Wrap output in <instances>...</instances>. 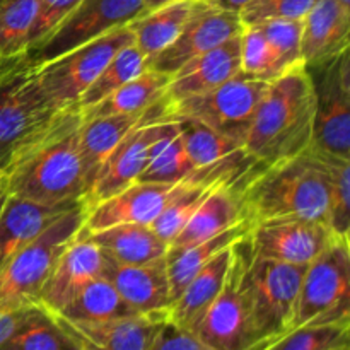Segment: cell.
Segmentation results:
<instances>
[{"instance_id": "obj_18", "label": "cell", "mask_w": 350, "mask_h": 350, "mask_svg": "<svg viewBox=\"0 0 350 350\" xmlns=\"http://www.w3.org/2000/svg\"><path fill=\"white\" fill-rule=\"evenodd\" d=\"M174 185L135 181L105 200L89 204L84 229L101 231L118 224H152L170 197Z\"/></svg>"}, {"instance_id": "obj_34", "label": "cell", "mask_w": 350, "mask_h": 350, "mask_svg": "<svg viewBox=\"0 0 350 350\" xmlns=\"http://www.w3.org/2000/svg\"><path fill=\"white\" fill-rule=\"evenodd\" d=\"M0 350H79L74 338L43 308L27 318Z\"/></svg>"}, {"instance_id": "obj_17", "label": "cell", "mask_w": 350, "mask_h": 350, "mask_svg": "<svg viewBox=\"0 0 350 350\" xmlns=\"http://www.w3.org/2000/svg\"><path fill=\"white\" fill-rule=\"evenodd\" d=\"M176 126V120H159V122L146 123L130 132L103 164L89 193V204L105 200L139 181L140 174L146 170L154 144L173 132Z\"/></svg>"}, {"instance_id": "obj_10", "label": "cell", "mask_w": 350, "mask_h": 350, "mask_svg": "<svg viewBox=\"0 0 350 350\" xmlns=\"http://www.w3.org/2000/svg\"><path fill=\"white\" fill-rule=\"evenodd\" d=\"M267 88L269 82L246 77L239 72L212 91L171 103L170 115L173 120L200 122L243 144Z\"/></svg>"}, {"instance_id": "obj_6", "label": "cell", "mask_w": 350, "mask_h": 350, "mask_svg": "<svg viewBox=\"0 0 350 350\" xmlns=\"http://www.w3.org/2000/svg\"><path fill=\"white\" fill-rule=\"evenodd\" d=\"M248 234L232 245V258L224 286L193 330L212 350H253L258 347L246 280L253 256Z\"/></svg>"}, {"instance_id": "obj_35", "label": "cell", "mask_w": 350, "mask_h": 350, "mask_svg": "<svg viewBox=\"0 0 350 350\" xmlns=\"http://www.w3.org/2000/svg\"><path fill=\"white\" fill-rule=\"evenodd\" d=\"M314 150L327 167L328 174V228L335 238L350 239V159L332 156L323 150Z\"/></svg>"}, {"instance_id": "obj_22", "label": "cell", "mask_w": 350, "mask_h": 350, "mask_svg": "<svg viewBox=\"0 0 350 350\" xmlns=\"http://www.w3.org/2000/svg\"><path fill=\"white\" fill-rule=\"evenodd\" d=\"M82 202L74 204H38L26 198L7 195L0 211V272L3 267L33 239H36L55 219L60 217L70 208Z\"/></svg>"}, {"instance_id": "obj_4", "label": "cell", "mask_w": 350, "mask_h": 350, "mask_svg": "<svg viewBox=\"0 0 350 350\" xmlns=\"http://www.w3.org/2000/svg\"><path fill=\"white\" fill-rule=\"evenodd\" d=\"M67 109L48 99L26 57L0 64V174L40 142Z\"/></svg>"}, {"instance_id": "obj_32", "label": "cell", "mask_w": 350, "mask_h": 350, "mask_svg": "<svg viewBox=\"0 0 350 350\" xmlns=\"http://www.w3.org/2000/svg\"><path fill=\"white\" fill-rule=\"evenodd\" d=\"M215 187H219V185H208L202 183V181L188 180L174 185L166 204H164L163 211L159 212V215L150 224L152 231L163 241H166L170 245L180 234L185 224L190 221L195 211L200 207V204L205 200L208 191Z\"/></svg>"}, {"instance_id": "obj_9", "label": "cell", "mask_w": 350, "mask_h": 350, "mask_svg": "<svg viewBox=\"0 0 350 350\" xmlns=\"http://www.w3.org/2000/svg\"><path fill=\"white\" fill-rule=\"evenodd\" d=\"M130 43H133L130 27H116L55 60L36 67L33 65L34 75L44 94L57 108H72L77 106L79 98L96 81L108 62Z\"/></svg>"}, {"instance_id": "obj_48", "label": "cell", "mask_w": 350, "mask_h": 350, "mask_svg": "<svg viewBox=\"0 0 350 350\" xmlns=\"http://www.w3.org/2000/svg\"><path fill=\"white\" fill-rule=\"evenodd\" d=\"M332 350H350V345H345V347H338V349H332Z\"/></svg>"}, {"instance_id": "obj_14", "label": "cell", "mask_w": 350, "mask_h": 350, "mask_svg": "<svg viewBox=\"0 0 350 350\" xmlns=\"http://www.w3.org/2000/svg\"><path fill=\"white\" fill-rule=\"evenodd\" d=\"M248 239L255 256L291 265H310L338 238L323 222L275 219L252 226Z\"/></svg>"}, {"instance_id": "obj_12", "label": "cell", "mask_w": 350, "mask_h": 350, "mask_svg": "<svg viewBox=\"0 0 350 350\" xmlns=\"http://www.w3.org/2000/svg\"><path fill=\"white\" fill-rule=\"evenodd\" d=\"M144 14V0H81L60 26L26 53L31 65H43L89 43Z\"/></svg>"}, {"instance_id": "obj_39", "label": "cell", "mask_w": 350, "mask_h": 350, "mask_svg": "<svg viewBox=\"0 0 350 350\" xmlns=\"http://www.w3.org/2000/svg\"><path fill=\"white\" fill-rule=\"evenodd\" d=\"M255 26H258V29L275 48L287 67L291 68L297 64H303V57H301L303 19H270Z\"/></svg>"}, {"instance_id": "obj_44", "label": "cell", "mask_w": 350, "mask_h": 350, "mask_svg": "<svg viewBox=\"0 0 350 350\" xmlns=\"http://www.w3.org/2000/svg\"><path fill=\"white\" fill-rule=\"evenodd\" d=\"M207 2L208 5L215 7V9H221V10H229V12H236L239 14L245 5H248L252 0H204Z\"/></svg>"}, {"instance_id": "obj_29", "label": "cell", "mask_w": 350, "mask_h": 350, "mask_svg": "<svg viewBox=\"0 0 350 350\" xmlns=\"http://www.w3.org/2000/svg\"><path fill=\"white\" fill-rule=\"evenodd\" d=\"M133 314L142 313H137L133 308H130L113 284L105 275H99L53 317L75 323H99Z\"/></svg>"}, {"instance_id": "obj_40", "label": "cell", "mask_w": 350, "mask_h": 350, "mask_svg": "<svg viewBox=\"0 0 350 350\" xmlns=\"http://www.w3.org/2000/svg\"><path fill=\"white\" fill-rule=\"evenodd\" d=\"M317 0H252L239 12L245 26L270 19H304Z\"/></svg>"}, {"instance_id": "obj_27", "label": "cell", "mask_w": 350, "mask_h": 350, "mask_svg": "<svg viewBox=\"0 0 350 350\" xmlns=\"http://www.w3.org/2000/svg\"><path fill=\"white\" fill-rule=\"evenodd\" d=\"M252 226L246 221L226 229L221 234L214 236L211 239L191 245L188 248L173 250L167 246L166 253V267L167 277H170V291H171V303L183 293L187 284L193 279L198 270L204 269L215 255L226 250L228 246L234 245L241 238H245L250 232Z\"/></svg>"}, {"instance_id": "obj_13", "label": "cell", "mask_w": 350, "mask_h": 350, "mask_svg": "<svg viewBox=\"0 0 350 350\" xmlns=\"http://www.w3.org/2000/svg\"><path fill=\"white\" fill-rule=\"evenodd\" d=\"M245 24L236 12L215 9L204 0H195L187 23L173 43L149 62L150 70L173 75L198 55L238 36Z\"/></svg>"}, {"instance_id": "obj_47", "label": "cell", "mask_w": 350, "mask_h": 350, "mask_svg": "<svg viewBox=\"0 0 350 350\" xmlns=\"http://www.w3.org/2000/svg\"><path fill=\"white\" fill-rule=\"evenodd\" d=\"M338 2H340L342 5H345V7H350V0H338Z\"/></svg>"}, {"instance_id": "obj_45", "label": "cell", "mask_w": 350, "mask_h": 350, "mask_svg": "<svg viewBox=\"0 0 350 350\" xmlns=\"http://www.w3.org/2000/svg\"><path fill=\"white\" fill-rule=\"evenodd\" d=\"M173 2H180V0H144V12H150Z\"/></svg>"}, {"instance_id": "obj_30", "label": "cell", "mask_w": 350, "mask_h": 350, "mask_svg": "<svg viewBox=\"0 0 350 350\" xmlns=\"http://www.w3.org/2000/svg\"><path fill=\"white\" fill-rule=\"evenodd\" d=\"M170 75L161 74L156 70H146L133 81L109 94L98 105L84 109V118H96V116L108 115H126V113H140L156 105L159 99L166 96Z\"/></svg>"}, {"instance_id": "obj_2", "label": "cell", "mask_w": 350, "mask_h": 350, "mask_svg": "<svg viewBox=\"0 0 350 350\" xmlns=\"http://www.w3.org/2000/svg\"><path fill=\"white\" fill-rule=\"evenodd\" d=\"M82 111L72 106L57 125L2 173L9 195L38 204H74L89 200L79 152Z\"/></svg>"}, {"instance_id": "obj_11", "label": "cell", "mask_w": 350, "mask_h": 350, "mask_svg": "<svg viewBox=\"0 0 350 350\" xmlns=\"http://www.w3.org/2000/svg\"><path fill=\"white\" fill-rule=\"evenodd\" d=\"M306 68L314 89L311 147L350 159V48Z\"/></svg>"}, {"instance_id": "obj_24", "label": "cell", "mask_w": 350, "mask_h": 350, "mask_svg": "<svg viewBox=\"0 0 350 350\" xmlns=\"http://www.w3.org/2000/svg\"><path fill=\"white\" fill-rule=\"evenodd\" d=\"M232 258V245L215 255L207 265L198 270L187 284L183 293L167 308L166 317L178 327L193 332L211 304L221 293Z\"/></svg>"}, {"instance_id": "obj_16", "label": "cell", "mask_w": 350, "mask_h": 350, "mask_svg": "<svg viewBox=\"0 0 350 350\" xmlns=\"http://www.w3.org/2000/svg\"><path fill=\"white\" fill-rule=\"evenodd\" d=\"M103 269L105 255L82 229L81 234L58 255L41 287L38 304L48 313H58L91 280L103 275Z\"/></svg>"}, {"instance_id": "obj_15", "label": "cell", "mask_w": 350, "mask_h": 350, "mask_svg": "<svg viewBox=\"0 0 350 350\" xmlns=\"http://www.w3.org/2000/svg\"><path fill=\"white\" fill-rule=\"evenodd\" d=\"M171 101L167 96L150 106L149 109L140 113H126V115H108L96 116V118H84L79 126V152L82 159L85 185L88 191L91 188L101 171L103 164L108 159L116 146L139 126L159 120H173L170 115ZM89 198V197H88Z\"/></svg>"}, {"instance_id": "obj_7", "label": "cell", "mask_w": 350, "mask_h": 350, "mask_svg": "<svg viewBox=\"0 0 350 350\" xmlns=\"http://www.w3.org/2000/svg\"><path fill=\"white\" fill-rule=\"evenodd\" d=\"M350 323V239H335L304 270L293 330Z\"/></svg>"}, {"instance_id": "obj_23", "label": "cell", "mask_w": 350, "mask_h": 350, "mask_svg": "<svg viewBox=\"0 0 350 350\" xmlns=\"http://www.w3.org/2000/svg\"><path fill=\"white\" fill-rule=\"evenodd\" d=\"M350 7L338 0H317L303 19L301 57L306 67H314L337 57L349 46Z\"/></svg>"}, {"instance_id": "obj_41", "label": "cell", "mask_w": 350, "mask_h": 350, "mask_svg": "<svg viewBox=\"0 0 350 350\" xmlns=\"http://www.w3.org/2000/svg\"><path fill=\"white\" fill-rule=\"evenodd\" d=\"M79 2L81 0H38L36 14L27 36L26 53L46 40L60 26L62 21L77 7Z\"/></svg>"}, {"instance_id": "obj_43", "label": "cell", "mask_w": 350, "mask_h": 350, "mask_svg": "<svg viewBox=\"0 0 350 350\" xmlns=\"http://www.w3.org/2000/svg\"><path fill=\"white\" fill-rule=\"evenodd\" d=\"M40 304H24V306L16 308H0V345L24 323L29 317H33L38 310Z\"/></svg>"}, {"instance_id": "obj_36", "label": "cell", "mask_w": 350, "mask_h": 350, "mask_svg": "<svg viewBox=\"0 0 350 350\" xmlns=\"http://www.w3.org/2000/svg\"><path fill=\"white\" fill-rule=\"evenodd\" d=\"M38 0H0V64L26 57Z\"/></svg>"}, {"instance_id": "obj_38", "label": "cell", "mask_w": 350, "mask_h": 350, "mask_svg": "<svg viewBox=\"0 0 350 350\" xmlns=\"http://www.w3.org/2000/svg\"><path fill=\"white\" fill-rule=\"evenodd\" d=\"M350 345V323L299 327L253 350H332Z\"/></svg>"}, {"instance_id": "obj_46", "label": "cell", "mask_w": 350, "mask_h": 350, "mask_svg": "<svg viewBox=\"0 0 350 350\" xmlns=\"http://www.w3.org/2000/svg\"><path fill=\"white\" fill-rule=\"evenodd\" d=\"M7 195H9V191H7V187H5V180H3V176L0 174V211H2L3 207V202H5Z\"/></svg>"}, {"instance_id": "obj_33", "label": "cell", "mask_w": 350, "mask_h": 350, "mask_svg": "<svg viewBox=\"0 0 350 350\" xmlns=\"http://www.w3.org/2000/svg\"><path fill=\"white\" fill-rule=\"evenodd\" d=\"M195 166L185 150L178 126L152 146L149 161L140 174L142 183L176 185L187 181L193 174Z\"/></svg>"}, {"instance_id": "obj_1", "label": "cell", "mask_w": 350, "mask_h": 350, "mask_svg": "<svg viewBox=\"0 0 350 350\" xmlns=\"http://www.w3.org/2000/svg\"><path fill=\"white\" fill-rule=\"evenodd\" d=\"M250 226L275 219H308L328 226L327 167L313 147L289 159L260 166L239 188Z\"/></svg>"}, {"instance_id": "obj_25", "label": "cell", "mask_w": 350, "mask_h": 350, "mask_svg": "<svg viewBox=\"0 0 350 350\" xmlns=\"http://www.w3.org/2000/svg\"><path fill=\"white\" fill-rule=\"evenodd\" d=\"M243 221L245 217H243L239 190L234 187L219 185L208 191L205 200L195 211L190 221L185 224L180 234L170 243V248H188V246L197 245L205 239L214 238Z\"/></svg>"}, {"instance_id": "obj_19", "label": "cell", "mask_w": 350, "mask_h": 350, "mask_svg": "<svg viewBox=\"0 0 350 350\" xmlns=\"http://www.w3.org/2000/svg\"><path fill=\"white\" fill-rule=\"evenodd\" d=\"M103 275L137 313H166L171 306L166 256L140 265H123L105 256Z\"/></svg>"}, {"instance_id": "obj_26", "label": "cell", "mask_w": 350, "mask_h": 350, "mask_svg": "<svg viewBox=\"0 0 350 350\" xmlns=\"http://www.w3.org/2000/svg\"><path fill=\"white\" fill-rule=\"evenodd\" d=\"M85 234L99 246L103 255L123 265H140L163 258L170 246L146 224H118L101 231H85Z\"/></svg>"}, {"instance_id": "obj_8", "label": "cell", "mask_w": 350, "mask_h": 350, "mask_svg": "<svg viewBox=\"0 0 350 350\" xmlns=\"http://www.w3.org/2000/svg\"><path fill=\"white\" fill-rule=\"evenodd\" d=\"M306 267L252 256L246 280L258 347L293 330L297 296Z\"/></svg>"}, {"instance_id": "obj_20", "label": "cell", "mask_w": 350, "mask_h": 350, "mask_svg": "<svg viewBox=\"0 0 350 350\" xmlns=\"http://www.w3.org/2000/svg\"><path fill=\"white\" fill-rule=\"evenodd\" d=\"M53 318L74 338L79 350H146L166 313L133 314L99 323H75Z\"/></svg>"}, {"instance_id": "obj_28", "label": "cell", "mask_w": 350, "mask_h": 350, "mask_svg": "<svg viewBox=\"0 0 350 350\" xmlns=\"http://www.w3.org/2000/svg\"><path fill=\"white\" fill-rule=\"evenodd\" d=\"M195 0H180L167 3L150 12H144L132 23L126 24L133 34V43L146 57L147 65L154 57L166 50L180 34L187 23Z\"/></svg>"}, {"instance_id": "obj_37", "label": "cell", "mask_w": 350, "mask_h": 350, "mask_svg": "<svg viewBox=\"0 0 350 350\" xmlns=\"http://www.w3.org/2000/svg\"><path fill=\"white\" fill-rule=\"evenodd\" d=\"M289 70L275 48L269 43L258 26H245L241 31V74L270 82Z\"/></svg>"}, {"instance_id": "obj_31", "label": "cell", "mask_w": 350, "mask_h": 350, "mask_svg": "<svg viewBox=\"0 0 350 350\" xmlns=\"http://www.w3.org/2000/svg\"><path fill=\"white\" fill-rule=\"evenodd\" d=\"M146 70H149L146 57L140 53L135 43L126 44L108 62V65L103 68V72L96 77V81L79 98V109L84 111V109L98 105L99 101L118 91L126 82L142 75Z\"/></svg>"}, {"instance_id": "obj_3", "label": "cell", "mask_w": 350, "mask_h": 350, "mask_svg": "<svg viewBox=\"0 0 350 350\" xmlns=\"http://www.w3.org/2000/svg\"><path fill=\"white\" fill-rule=\"evenodd\" d=\"M314 89L310 70L297 64L269 82L243 147L262 166L289 159L313 144Z\"/></svg>"}, {"instance_id": "obj_21", "label": "cell", "mask_w": 350, "mask_h": 350, "mask_svg": "<svg viewBox=\"0 0 350 350\" xmlns=\"http://www.w3.org/2000/svg\"><path fill=\"white\" fill-rule=\"evenodd\" d=\"M241 72V33L198 55L170 77L166 96L171 103L202 94Z\"/></svg>"}, {"instance_id": "obj_5", "label": "cell", "mask_w": 350, "mask_h": 350, "mask_svg": "<svg viewBox=\"0 0 350 350\" xmlns=\"http://www.w3.org/2000/svg\"><path fill=\"white\" fill-rule=\"evenodd\" d=\"M89 202L55 219L36 239L24 246L0 272V308L38 303V296L58 255L85 226Z\"/></svg>"}, {"instance_id": "obj_42", "label": "cell", "mask_w": 350, "mask_h": 350, "mask_svg": "<svg viewBox=\"0 0 350 350\" xmlns=\"http://www.w3.org/2000/svg\"><path fill=\"white\" fill-rule=\"evenodd\" d=\"M146 350H212L208 349L193 332L185 330V328L178 327L167 317L157 328L154 334L152 340H150L149 347Z\"/></svg>"}]
</instances>
